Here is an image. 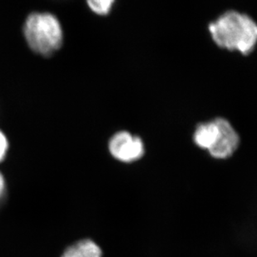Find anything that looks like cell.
<instances>
[{
  "label": "cell",
  "mask_w": 257,
  "mask_h": 257,
  "mask_svg": "<svg viewBox=\"0 0 257 257\" xmlns=\"http://www.w3.org/2000/svg\"><path fill=\"white\" fill-rule=\"evenodd\" d=\"M209 30L218 46L238 50L244 54L252 51L257 43V24L248 15L229 11L209 25Z\"/></svg>",
  "instance_id": "obj_1"
},
{
  "label": "cell",
  "mask_w": 257,
  "mask_h": 257,
  "mask_svg": "<svg viewBox=\"0 0 257 257\" xmlns=\"http://www.w3.org/2000/svg\"><path fill=\"white\" fill-rule=\"evenodd\" d=\"M24 34L29 48L42 56L52 55L63 44V28L52 13H31L25 20Z\"/></svg>",
  "instance_id": "obj_2"
},
{
  "label": "cell",
  "mask_w": 257,
  "mask_h": 257,
  "mask_svg": "<svg viewBox=\"0 0 257 257\" xmlns=\"http://www.w3.org/2000/svg\"><path fill=\"white\" fill-rule=\"evenodd\" d=\"M108 149L113 158L123 163H133L144 155V144L141 139L125 131L112 137Z\"/></svg>",
  "instance_id": "obj_3"
},
{
  "label": "cell",
  "mask_w": 257,
  "mask_h": 257,
  "mask_svg": "<svg viewBox=\"0 0 257 257\" xmlns=\"http://www.w3.org/2000/svg\"><path fill=\"white\" fill-rule=\"evenodd\" d=\"M219 134L213 148L209 151L214 158L226 159L232 155L239 145V136L231 124L224 118L216 119Z\"/></svg>",
  "instance_id": "obj_4"
},
{
  "label": "cell",
  "mask_w": 257,
  "mask_h": 257,
  "mask_svg": "<svg viewBox=\"0 0 257 257\" xmlns=\"http://www.w3.org/2000/svg\"><path fill=\"white\" fill-rule=\"evenodd\" d=\"M219 126L216 120L200 124L194 134V142L198 147L210 151L218 137Z\"/></svg>",
  "instance_id": "obj_5"
},
{
  "label": "cell",
  "mask_w": 257,
  "mask_h": 257,
  "mask_svg": "<svg viewBox=\"0 0 257 257\" xmlns=\"http://www.w3.org/2000/svg\"><path fill=\"white\" fill-rule=\"evenodd\" d=\"M62 257H102V250L92 240H83L68 248Z\"/></svg>",
  "instance_id": "obj_6"
},
{
  "label": "cell",
  "mask_w": 257,
  "mask_h": 257,
  "mask_svg": "<svg viewBox=\"0 0 257 257\" xmlns=\"http://www.w3.org/2000/svg\"><path fill=\"white\" fill-rule=\"evenodd\" d=\"M114 1L112 0H89L87 4L92 12L97 15H107L111 11Z\"/></svg>",
  "instance_id": "obj_7"
},
{
  "label": "cell",
  "mask_w": 257,
  "mask_h": 257,
  "mask_svg": "<svg viewBox=\"0 0 257 257\" xmlns=\"http://www.w3.org/2000/svg\"><path fill=\"white\" fill-rule=\"evenodd\" d=\"M9 141L4 132L0 130V163L5 160L9 149Z\"/></svg>",
  "instance_id": "obj_8"
},
{
  "label": "cell",
  "mask_w": 257,
  "mask_h": 257,
  "mask_svg": "<svg viewBox=\"0 0 257 257\" xmlns=\"http://www.w3.org/2000/svg\"><path fill=\"white\" fill-rule=\"evenodd\" d=\"M5 187H6V185H5V177L2 174V172H0V199L5 195Z\"/></svg>",
  "instance_id": "obj_9"
}]
</instances>
